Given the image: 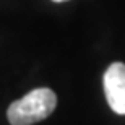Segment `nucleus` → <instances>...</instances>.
Instances as JSON below:
<instances>
[{"label": "nucleus", "instance_id": "1", "mask_svg": "<svg viewBox=\"0 0 125 125\" xmlns=\"http://www.w3.org/2000/svg\"><path fill=\"white\" fill-rule=\"evenodd\" d=\"M57 106V96L49 88H36L15 101L7 111L11 125H32L51 115Z\"/></svg>", "mask_w": 125, "mask_h": 125}, {"label": "nucleus", "instance_id": "2", "mask_svg": "<svg viewBox=\"0 0 125 125\" xmlns=\"http://www.w3.org/2000/svg\"><path fill=\"white\" fill-rule=\"evenodd\" d=\"M104 94L112 111L125 115V63L114 62L104 73Z\"/></svg>", "mask_w": 125, "mask_h": 125}, {"label": "nucleus", "instance_id": "3", "mask_svg": "<svg viewBox=\"0 0 125 125\" xmlns=\"http://www.w3.org/2000/svg\"><path fill=\"white\" fill-rule=\"evenodd\" d=\"M52 2H67V0H52Z\"/></svg>", "mask_w": 125, "mask_h": 125}]
</instances>
